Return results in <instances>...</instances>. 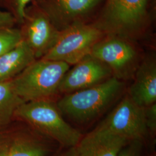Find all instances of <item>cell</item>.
<instances>
[{
  "label": "cell",
  "instance_id": "1",
  "mask_svg": "<svg viewBox=\"0 0 156 156\" xmlns=\"http://www.w3.org/2000/svg\"><path fill=\"white\" fill-rule=\"evenodd\" d=\"M60 113L50 100L31 101L19 106L15 112V120L27 124L63 146L75 147L82 135L64 120Z\"/></svg>",
  "mask_w": 156,
  "mask_h": 156
},
{
  "label": "cell",
  "instance_id": "2",
  "mask_svg": "<svg viewBox=\"0 0 156 156\" xmlns=\"http://www.w3.org/2000/svg\"><path fill=\"white\" fill-rule=\"evenodd\" d=\"M69 65L59 61L37 59L11 80L15 93L24 102L50 100L58 87Z\"/></svg>",
  "mask_w": 156,
  "mask_h": 156
},
{
  "label": "cell",
  "instance_id": "3",
  "mask_svg": "<svg viewBox=\"0 0 156 156\" xmlns=\"http://www.w3.org/2000/svg\"><path fill=\"white\" fill-rule=\"evenodd\" d=\"M123 83L116 77L64 96L57 102L61 113L79 122L89 120L98 115L116 97Z\"/></svg>",
  "mask_w": 156,
  "mask_h": 156
},
{
  "label": "cell",
  "instance_id": "4",
  "mask_svg": "<svg viewBox=\"0 0 156 156\" xmlns=\"http://www.w3.org/2000/svg\"><path fill=\"white\" fill-rule=\"evenodd\" d=\"M101 34L97 27L76 22L60 32L55 44L41 58L75 64L89 55Z\"/></svg>",
  "mask_w": 156,
  "mask_h": 156
},
{
  "label": "cell",
  "instance_id": "5",
  "mask_svg": "<svg viewBox=\"0 0 156 156\" xmlns=\"http://www.w3.org/2000/svg\"><path fill=\"white\" fill-rule=\"evenodd\" d=\"M46 138L27 124L15 120L0 129V156H48L51 148Z\"/></svg>",
  "mask_w": 156,
  "mask_h": 156
},
{
  "label": "cell",
  "instance_id": "6",
  "mask_svg": "<svg viewBox=\"0 0 156 156\" xmlns=\"http://www.w3.org/2000/svg\"><path fill=\"white\" fill-rule=\"evenodd\" d=\"M148 4L149 0H106L98 28L121 35L132 33L145 22Z\"/></svg>",
  "mask_w": 156,
  "mask_h": 156
},
{
  "label": "cell",
  "instance_id": "7",
  "mask_svg": "<svg viewBox=\"0 0 156 156\" xmlns=\"http://www.w3.org/2000/svg\"><path fill=\"white\" fill-rule=\"evenodd\" d=\"M101 125L128 141H140L147 131L145 108L138 106L127 96Z\"/></svg>",
  "mask_w": 156,
  "mask_h": 156
},
{
  "label": "cell",
  "instance_id": "8",
  "mask_svg": "<svg viewBox=\"0 0 156 156\" xmlns=\"http://www.w3.org/2000/svg\"><path fill=\"white\" fill-rule=\"evenodd\" d=\"M20 29L23 39L31 49L37 59L42 58L56 42L60 32L56 30L49 18L33 4L27 6Z\"/></svg>",
  "mask_w": 156,
  "mask_h": 156
},
{
  "label": "cell",
  "instance_id": "9",
  "mask_svg": "<svg viewBox=\"0 0 156 156\" xmlns=\"http://www.w3.org/2000/svg\"><path fill=\"white\" fill-rule=\"evenodd\" d=\"M75 65L64 74L58 92L70 93L100 83L108 79L111 71L106 64L90 55Z\"/></svg>",
  "mask_w": 156,
  "mask_h": 156
},
{
  "label": "cell",
  "instance_id": "10",
  "mask_svg": "<svg viewBox=\"0 0 156 156\" xmlns=\"http://www.w3.org/2000/svg\"><path fill=\"white\" fill-rule=\"evenodd\" d=\"M128 142L100 124L74 147L76 156H118Z\"/></svg>",
  "mask_w": 156,
  "mask_h": 156
},
{
  "label": "cell",
  "instance_id": "11",
  "mask_svg": "<svg viewBox=\"0 0 156 156\" xmlns=\"http://www.w3.org/2000/svg\"><path fill=\"white\" fill-rule=\"evenodd\" d=\"M90 55L106 64L119 76L135 60L136 51L125 41L112 38L97 42Z\"/></svg>",
  "mask_w": 156,
  "mask_h": 156
},
{
  "label": "cell",
  "instance_id": "12",
  "mask_svg": "<svg viewBox=\"0 0 156 156\" xmlns=\"http://www.w3.org/2000/svg\"><path fill=\"white\" fill-rule=\"evenodd\" d=\"M101 0H32L49 18L54 24L56 22L73 20L91 11Z\"/></svg>",
  "mask_w": 156,
  "mask_h": 156
},
{
  "label": "cell",
  "instance_id": "13",
  "mask_svg": "<svg viewBox=\"0 0 156 156\" xmlns=\"http://www.w3.org/2000/svg\"><path fill=\"white\" fill-rule=\"evenodd\" d=\"M129 97L138 106L146 108L156 101V66L153 62H144L137 71Z\"/></svg>",
  "mask_w": 156,
  "mask_h": 156
},
{
  "label": "cell",
  "instance_id": "14",
  "mask_svg": "<svg viewBox=\"0 0 156 156\" xmlns=\"http://www.w3.org/2000/svg\"><path fill=\"white\" fill-rule=\"evenodd\" d=\"M37 60L27 43L22 41L0 56V82L9 81Z\"/></svg>",
  "mask_w": 156,
  "mask_h": 156
},
{
  "label": "cell",
  "instance_id": "15",
  "mask_svg": "<svg viewBox=\"0 0 156 156\" xmlns=\"http://www.w3.org/2000/svg\"><path fill=\"white\" fill-rule=\"evenodd\" d=\"M23 102L15 93L11 80L0 82V129L15 120L16 110Z\"/></svg>",
  "mask_w": 156,
  "mask_h": 156
},
{
  "label": "cell",
  "instance_id": "16",
  "mask_svg": "<svg viewBox=\"0 0 156 156\" xmlns=\"http://www.w3.org/2000/svg\"><path fill=\"white\" fill-rule=\"evenodd\" d=\"M22 39L20 29L15 27H0V56L15 47Z\"/></svg>",
  "mask_w": 156,
  "mask_h": 156
},
{
  "label": "cell",
  "instance_id": "17",
  "mask_svg": "<svg viewBox=\"0 0 156 156\" xmlns=\"http://www.w3.org/2000/svg\"><path fill=\"white\" fill-rule=\"evenodd\" d=\"M32 0H9L7 6L8 11L15 17L17 23L22 24L24 17L25 11L28 3Z\"/></svg>",
  "mask_w": 156,
  "mask_h": 156
},
{
  "label": "cell",
  "instance_id": "18",
  "mask_svg": "<svg viewBox=\"0 0 156 156\" xmlns=\"http://www.w3.org/2000/svg\"><path fill=\"white\" fill-rule=\"evenodd\" d=\"M146 122L147 129L154 132L156 129V105L153 104L145 108Z\"/></svg>",
  "mask_w": 156,
  "mask_h": 156
},
{
  "label": "cell",
  "instance_id": "19",
  "mask_svg": "<svg viewBox=\"0 0 156 156\" xmlns=\"http://www.w3.org/2000/svg\"><path fill=\"white\" fill-rule=\"evenodd\" d=\"M16 20L10 12L0 11V27H14Z\"/></svg>",
  "mask_w": 156,
  "mask_h": 156
},
{
  "label": "cell",
  "instance_id": "20",
  "mask_svg": "<svg viewBox=\"0 0 156 156\" xmlns=\"http://www.w3.org/2000/svg\"><path fill=\"white\" fill-rule=\"evenodd\" d=\"M134 144L125 146L122 151L119 153L118 156H138V151H140V145L139 141H134Z\"/></svg>",
  "mask_w": 156,
  "mask_h": 156
},
{
  "label": "cell",
  "instance_id": "21",
  "mask_svg": "<svg viewBox=\"0 0 156 156\" xmlns=\"http://www.w3.org/2000/svg\"><path fill=\"white\" fill-rule=\"evenodd\" d=\"M60 156H76L75 151V147H69L68 151Z\"/></svg>",
  "mask_w": 156,
  "mask_h": 156
},
{
  "label": "cell",
  "instance_id": "22",
  "mask_svg": "<svg viewBox=\"0 0 156 156\" xmlns=\"http://www.w3.org/2000/svg\"><path fill=\"white\" fill-rule=\"evenodd\" d=\"M9 1V0H0V5L5 6L6 8H7Z\"/></svg>",
  "mask_w": 156,
  "mask_h": 156
}]
</instances>
